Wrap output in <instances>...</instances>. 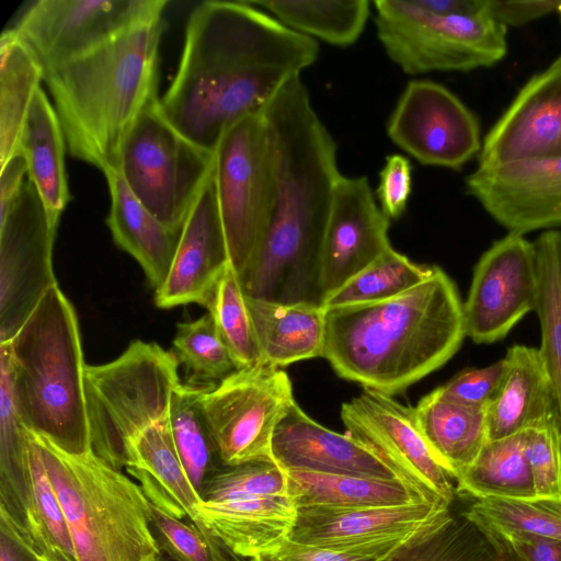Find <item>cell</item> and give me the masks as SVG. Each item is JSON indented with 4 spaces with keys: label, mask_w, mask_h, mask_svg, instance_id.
<instances>
[{
    "label": "cell",
    "mask_w": 561,
    "mask_h": 561,
    "mask_svg": "<svg viewBox=\"0 0 561 561\" xmlns=\"http://www.w3.org/2000/svg\"><path fill=\"white\" fill-rule=\"evenodd\" d=\"M561 158V54L520 89L482 141L478 165Z\"/></svg>",
    "instance_id": "ffe728a7"
},
{
    "label": "cell",
    "mask_w": 561,
    "mask_h": 561,
    "mask_svg": "<svg viewBox=\"0 0 561 561\" xmlns=\"http://www.w3.org/2000/svg\"><path fill=\"white\" fill-rule=\"evenodd\" d=\"M214 165L215 153L196 146L172 126L162 113L158 96L128 130L117 171L158 220L181 233Z\"/></svg>",
    "instance_id": "9c48e42d"
},
{
    "label": "cell",
    "mask_w": 561,
    "mask_h": 561,
    "mask_svg": "<svg viewBox=\"0 0 561 561\" xmlns=\"http://www.w3.org/2000/svg\"><path fill=\"white\" fill-rule=\"evenodd\" d=\"M126 470L139 481L151 504L198 528L209 527L201 513L203 500L188 479L175 449L168 419L135 437L128 449Z\"/></svg>",
    "instance_id": "cb8c5ba5"
},
{
    "label": "cell",
    "mask_w": 561,
    "mask_h": 561,
    "mask_svg": "<svg viewBox=\"0 0 561 561\" xmlns=\"http://www.w3.org/2000/svg\"><path fill=\"white\" fill-rule=\"evenodd\" d=\"M273 151L275 197L270 221L239 274L244 295L321 305V251L342 173L336 144L297 76L261 111Z\"/></svg>",
    "instance_id": "7a4b0ae2"
},
{
    "label": "cell",
    "mask_w": 561,
    "mask_h": 561,
    "mask_svg": "<svg viewBox=\"0 0 561 561\" xmlns=\"http://www.w3.org/2000/svg\"><path fill=\"white\" fill-rule=\"evenodd\" d=\"M287 494L296 506L343 508L400 506L424 501L402 480L286 470ZM430 503V502H428Z\"/></svg>",
    "instance_id": "4dcf8cb0"
},
{
    "label": "cell",
    "mask_w": 561,
    "mask_h": 561,
    "mask_svg": "<svg viewBox=\"0 0 561 561\" xmlns=\"http://www.w3.org/2000/svg\"><path fill=\"white\" fill-rule=\"evenodd\" d=\"M171 351L133 341L114 360L85 365L84 397L91 450L116 469L126 468L131 440L168 419L181 383Z\"/></svg>",
    "instance_id": "52a82bcc"
},
{
    "label": "cell",
    "mask_w": 561,
    "mask_h": 561,
    "mask_svg": "<svg viewBox=\"0 0 561 561\" xmlns=\"http://www.w3.org/2000/svg\"><path fill=\"white\" fill-rule=\"evenodd\" d=\"M534 244L538 271L535 312L541 333L538 351L554 389L561 428V231L546 230Z\"/></svg>",
    "instance_id": "8d00e7d4"
},
{
    "label": "cell",
    "mask_w": 561,
    "mask_h": 561,
    "mask_svg": "<svg viewBox=\"0 0 561 561\" xmlns=\"http://www.w3.org/2000/svg\"><path fill=\"white\" fill-rule=\"evenodd\" d=\"M557 0H486V12L500 24L505 26H522L556 12Z\"/></svg>",
    "instance_id": "681fc988"
},
{
    "label": "cell",
    "mask_w": 561,
    "mask_h": 561,
    "mask_svg": "<svg viewBox=\"0 0 561 561\" xmlns=\"http://www.w3.org/2000/svg\"><path fill=\"white\" fill-rule=\"evenodd\" d=\"M33 436L78 561H149L161 554L151 530L150 501L139 484L92 450L71 455Z\"/></svg>",
    "instance_id": "8992f818"
},
{
    "label": "cell",
    "mask_w": 561,
    "mask_h": 561,
    "mask_svg": "<svg viewBox=\"0 0 561 561\" xmlns=\"http://www.w3.org/2000/svg\"><path fill=\"white\" fill-rule=\"evenodd\" d=\"M0 517L36 552L31 516L28 430L15 408L9 370L1 359Z\"/></svg>",
    "instance_id": "f1b7e54d"
},
{
    "label": "cell",
    "mask_w": 561,
    "mask_h": 561,
    "mask_svg": "<svg viewBox=\"0 0 561 561\" xmlns=\"http://www.w3.org/2000/svg\"><path fill=\"white\" fill-rule=\"evenodd\" d=\"M151 530L171 561H251L237 554L210 527L198 528L150 503Z\"/></svg>",
    "instance_id": "7bdbcfd3"
},
{
    "label": "cell",
    "mask_w": 561,
    "mask_h": 561,
    "mask_svg": "<svg viewBox=\"0 0 561 561\" xmlns=\"http://www.w3.org/2000/svg\"><path fill=\"white\" fill-rule=\"evenodd\" d=\"M389 226L390 219L377 204L368 179L342 174L322 242L320 286L323 298L391 248Z\"/></svg>",
    "instance_id": "d6986e66"
},
{
    "label": "cell",
    "mask_w": 561,
    "mask_h": 561,
    "mask_svg": "<svg viewBox=\"0 0 561 561\" xmlns=\"http://www.w3.org/2000/svg\"><path fill=\"white\" fill-rule=\"evenodd\" d=\"M272 453L275 462L284 470L399 479L356 438L317 423L296 402L274 432Z\"/></svg>",
    "instance_id": "7402d4cb"
},
{
    "label": "cell",
    "mask_w": 561,
    "mask_h": 561,
    "mask_svg": "<svg viewBox=\"0 0 561 561\" xmlns=\"http://www.w3.org/2000/svg\"><path fill=\"white\" fill-rule=\"evenodd\" d=\"M214 176L229 260L239 275L263 237L275 197L272 142L262 112L224 133Z\"/></svg>",
    "instance_id": "30bf717a"
},
{
    "label": "cell",
    "mask_w": 561,
    "mask_h": 561,
    "mask_svg": "<svg viewBox=\"0 0 561 561\" xmlns=\"http://www.w3.org/2000/svg\"><path fill=\"white\" fill-rule=\"evenodd\" d=\"M229 263L213 170L186 217L168 276L154 291L157 307L207 308Z\"/></svg>",
    "instance_id": "44dd1931"
},
{
    "label": "cell",
    "mask_w": 561,
    "mask_h": 561,
    "mask_svg": "<svg viewBox=\"0 0 561 561\" xmlns=\"http://www.w3.org/2000/svg\"><path fill=\"white\" fill-rule=\"evenodd\" d=\"M347 433L369 448L404 483L430 503L450 507L454 478L439 463L417 424L414 408L371 389L344 402Z\"/></svg>",
    "instance_id": "4fadbf2b"
},
{
    "label": "cell",
    "mask_w": 561,
    "mask_h": 561,
    "mask_svg": "<svg viewBox=\"0 0 561 561\" xmlns=\"http://www.w3.org/2000/svg\"><path fill=\"white\" fill-rule=\"evenodd\" d=\"M161 19L138 25L78 58L44 70L70 154L104 174L118 169L122 144L158 98Z\"/></svg>",
    "instance_id": "277c9868"
},
{
    "label": "cell",
    "mask_w": 561,
    "mask_h": 561,
    "mask_svg": "<svg viewBox=\"0 0 561 561\" xmlns=\"http://www.w3.org/2000/svg\"><path fill=\"white\" fill-rule=\"evenodd\" d=\"M0 359L28 431L71 455L91 450L78 318L57 284L15 335L0 343Z\"/></svg>",
    "instance_id": "5b68a950"
},
{
    "label": "cell",
    "mask_w": 561,
    "mask_h": 561,
    "mask_svg": "<svg viewBox=\"0 0 561 561\" xmlns=\"http://www.w3.org/2000/svg\"><path fill=\"white\" fill-rule=\"evenodd\" d=\"M42 561H45V560H42Z\"/></svg>",
    "instance_id": "6f0895ef"
},
{
    "label": "cell",
    "mask_w": 561,
    "mask_h": 561,
    "mask_svg": "<svg viewBox=\"0 0 561 561\" xmlns=\"http://www.w3.org/2000/svg\"><path fill=\"white\" fill-rule=\"evenodd\" d=\"M466 190L510 232L561 227V158L478 165Z\"/></svg>",
    "instance_id": "e0dca14e"
},
{
    "label": "cell",
    "mask_w": 561,
    "mask_h": 561,
    "mask_svg": "<svg viewBox=\"0 0 561 561\" xmlns=\"http://www.w3.org/2000/svg\"><path fill=\"white\" fill-rule=\"evenodd\" d=\"M167 4L164 0H38L12 30L45 70L161 19Z\"/></svg>",
    "instance_id": "7c38bea8"
},
{
    "label": "cell",
    "mask_w": 561,
    "mask_h": 561,
    "mask_svg": "<svg viewBox=\"0 0 561 561\" xmlns=\"http://www.w3.org/2000/svg\"><path fill=\"white\" fill-rule=\"evenodd\" d=\"M387 134L420 163L451 170L461 169L482 148L476 115L450 90L431 80L407 84Z\"/></svg>",
    "instance_id": "9a60e30c"
},
{
    "label": "cell",
    "mask_w": 561,
    "mask_h": 561,
    "mask_svg": "<svg viewBox=\"0 0 561 561\" xmlns=\"http://www.w3.org/2000/svg\"><path fill=\"white\" fill-rule=\"evenodd\" d=\"M249 2L301 35L342 47L359 38L370 15L371 4L367 0Z\"/></svg>",
    "instance_id": "e575fe53"
},
{
    "label": "cell",
    "mask_w": 561,
    "mask_h": 561,
    "mask_svg": "<svg viewBox=\"0 0 561 561\" xmlns=\"http://www.w3.org/2000/svg\"><path fill=\"white\" fill-rule=\"evenodd\" d=\"M538 294L534 242L508 232L481 255L462 304L465 334L474 343L502 340L528 312Z\"/></svg>",
    "instance_id": "2e32d148"
},
{
    "label": "cell",
    "mask_w": 561,
    "mask_h": 561,
    "mask_svg": "<svg viewBox=\"0 0 561 561\" xmlns=\"http://www.w3.org/2000/svg\"><path fill=\"white\" fill-rule=\"evenodd\" d=\"M43 559L0 517V561H42Z\"/></svg>",
    "instance_id": "f5cc1de1"
},
{
    "label": "cell",
    "mask_w": 561,
    "mask_h": 561,
    "mask_svg": "<svg viewBox=\"0 0 561 561\" xmlns=\"http://www.w3.org/2000/svg\"><path fill=\"white\" fill-rule=\"evenodd\" d=\"M506 373L507 360L503 357L483 368L466 369L436 389L446 400L486 410L497 398Z\"/></svg>",
    "instance_id": "bcb514c9"
},
{
    "label": "cell",
    "mask_w": 561,
    "mask_h": 561,
    "mask_svg": "<svg viewBox=\"0 0 561 561\" xmlns=\"http://www.w3.org/2000/svg\"><path fill=\"white\" fill-rule=\"evenodd\" d=\"M205 523L239 556L275 554L294 527L297 506L288 495L203 502Z\"/></svg>",
    "instance_id": "d4e9b609"
},
{
    "label": "cell",
    "mask_w": 561,
    "mask_h": 561,
    "mask_svg": "<svg viewBox=\"0 0 561 561\" xmlns=\"http://www.w3.org/2000/svg\"><path fill=\"white\" fill-rule=\"evenodd\" d=\"M383 561H513L476 523L450 508Z\"/></svg>",
    "instance_id": "d6a6232c"
},
{
    "label": "cell",
    "mask_w": 561,
    "mask_h": 561,
    "mask_svg": "<svg viewBox=\"0 0 561 561\" xmlns=\"http://www.w3.org/2000/svg\"><path fill=\"white\" fill-rule=\"evenodd\" d=\"M391 553L334 550L297 543L287 539L273 556L279 561H383Z\"/></svg>",
    "instance_id": "f907efd6"
},
{
    "label": "cell",
    "mask_w": 561,
    "mask_h": 561,
    "mask_svg": "<svg viewBox=\"0 0 561 561\" xmlns=\"http://www.w3.org/2000/svg\"><path fill=\"white\" fill-rule=\"evenodd\" d=\"M149 561H171V560H170L169 558H167L164 554H162V553H161V554H160V556H158L157 558L151 559V560H149Z\"/></svg>",
    "instance_id": "11a10c76"
},
{
    "label": "cell",
    "mask_w": 561,
    "mask_h": 561,
    "mask_svg": "<svg viewBox=\"0 0 561 561\" xmlns=\"http://www.w3.org/2000/svg\"><path fill=\"white\" fill-rule=\"evenodd\" d=\"M431 272L432 266L415 264L391 247L328 294L321 306L332 308L387 300L417 286Z\"/></svg>",
    "instance_id": "74e56055"
},
{
    "label": "cell",
    "mask_w": 561,
    "mask_h": 561,
    "mask_svg": "<svg viewBox=\"0 0 561 561\" xmlns=\"http://www.w3.org/2000/svg\"><path fill=\"white\" fill-rule=\"evenodd\" d=\"M66 139L57 113L42 87L30 105L19 150L27 164L33 183L54 226L70 199L65 168Z\"/></svg>",
    "instance_id": "83f0119b"
},
{
    "label": "cell",
    "mask_w": 561,
    "mask_h": 561,
    "mask_svg": "<svg viewBox=\"0 0 561 561\" xmlns=\"http://www.w3.org/2000/svg\"><path fill=\"white\" fill-rule=\"evenodd\" d=\"M44 69L12 28L0 38V165L19 151L22 129Z\"/></svg>",
    "instance_id": "1f68e13d"
},
{
    "label": "cell",
    "mask_w": 561,
    "mask_h": 561,
    "mask_svg": "<svg viewBox=\"0 0 561 561\" xmlns=\"http://www.w3.org/2000/svg\"><path fill=\"white\" fill-rule=\"evenodd\" d=\"M318 53L317 41L249 1H205L188 18L178 71L160 99L162 113L215 153L231 125L260 113Z\"/></svg>",
    "instance_id": "6da1fadb"
},
{
    "label": "cell",
    "mask_w": 561,
    "mask_h": 561,
    "mask_svg": "<svg viewBox=\"0 0 561 561\" xmlns=\"http://www.w3.org/2000/svg\"><path fill=\"white\" fill-rule=\"evenodd\" d=\"M28 470L31 516L37 554L45 561H78L66 516L31 431Z\"/></svg>",
    "instance_id": "f35d334b"
},
{
    "label": "cell",
    "mask_w": 561,
    "mask_h": 561,
    "mask_svg": "<svg viewBox=\"0 0 561 561\" xmlns=\"http://www.w3.org/2000/svg\"><path fill=\"white\" fill-rule=\"evenodd\" d=\"M449 508L428 502L362 508L298 506L288 539L334 550L390 553Z\"/></svg>",
    "instance_id": "ac0fdd59"
},
{
    "label": "cell",
    "mask_w": 561,
    "mask_h": 561,
    "mask_svg": "<svg viewBox=\"0 0 561 561\" xmlns=\"http://www.w3.org/2000/svg\"><path fill=\"white\" fill-rule=\"evenodd\" d=\"M247 298L261 363L276 368L323 357L325 310L321 305Z\"/></svg>",
    "instance_id": "484cf974"
},
{
    "label": "cell",
    "mask_w": 561,
    "mask_h": 561,
    "mask_svg": "<svg viewBox=\"0 0 561 561\" xmlns=\"http://www.w3.org/2000/svg\"><path fill=\"white\" fill-rule=\"evenodd\" d=\"M455 482L456 494L474 500L536 496L525 432L488 439L474 461Z\"/></svg>",
    "instance_id": "836d02e7"
},
{
    "label": "cell",
    "mask_w": 561,
    "mask_h": 561,
    "mask_svg": "<svg viewBox=\"0 0 561 561\" xmlns=\"http://www.w3.org/2000/svg\"><path fill=\"white\" fill-rule=\"evenodd\" d=\"M105 178L111 196L106 224L113 240L139 263L156 291L168 276L180 233L168 229L140 203L117 170Z\"/></svg>",
    "instance_id": "4316f807"
},
{
    "label": "cell",
    "mask_w": 561,
    "mask_h": 561,
    "mask_svg": "<svg viewBox=\"0 0 561 561\" xmlns=\"http://www.w3.org/2000/svg\"><path fill=\"white\" fill-rule=\"evenodd\" d=\"M1 167L0 173V214L5 211L18 197L27 175V164L19 150Z\"/></svg>",
    "instance_id": "816d5d0a"
},
{
    "label": "cell",
    "mask_w": 561,
    "mask_h": 561,
    "mask_svg": "<svg viewBox=\"0 0 561 561\" xmlns=\"http://www.w3.org/2000/svg\"><path fill=\"white\" fill-rule=\"evenodd\" d=\"M462 513L479 526L561 540L560 497H486L476 500Z\"/></svg>",
    "instance_id": "ab89813d"
},
{
    "label": "cell",
    "mask_w": 561,
    "mask_h": 561,
    "mask_svg": "<svg viewBox=\"0 0 561 561\" xmlns=\"http://www.w3.org/2000/svg\"><path fill=\"white\" fill-rule=\"evenodd\" d=\"M479 527L513 561H561V540L496 527Z\"/></svg>",
    "instance_id": "c3c4849f"
},
{
    "label": "cell",
    "mask_w": 561,
    "mask_h": 561,
    "mask_svg": "<svg viewBox=\"0 0 561 561\" xmlns=\"http://www.w3.org/2000/svg\"><path fill=\"white\" fill-rule=\"evenodd\" d=\"M412 188L410 160L399 153L386 158L379 173L376 195L382 213L389 219H398L405 211Z\"/></svg>",
    "instance_id": "7dc6e473"
},
{
    "label": "cell",
    "mask_w": 561,
    "mask_h": 561,
    "mask_svg": "<svg viewBox=\"0 0 561 561\" xmlns=\"http://www.w3.org/2000/svg\"><path fill=\"white\" fill-rule=\"evenodd\" d=\"M50 221L27 179L11 206L0 214V343L9 342L45 293L57 284Z\"/></svg>",
    "instance_id": "5bb4252c"
},
{
    "label": "cell",
    "mask_w": 561,
    "mask_h": 561,
    "mask_svg": "<svg viewBox=\"0 0 561 561\" xmlns=\"http://www.w3.org/2000/svg\"><path fill=\"white\" fill-rule=\"evenodd\" d=\"M507 373L502 389L486 409L489 439L559 424L554 389L538 348L514 344L504 356Z\"/></svg>",
    "instance_id": "603a6c76"
},
{
    "label": "cell",
    "mask_w": 561,
    "mask_h": 561,
    "mask_svg": "<svg viewBox=\"0 0 561 561\" xmlns=\"http://www.w3.org/2000/svg\"><path fill=\"white\" fill-rule=\"evenodd\" d=\"M251 561H279L273 554H260L250 559Z\"/></svg>",
    "instance_id": "db71d44e"
},
{
    "label": "cell",
    "mask_w": 561,
    "mask_h": 561,
    "mask_svg": "<svg viewBox=\"0 0 561 561\" xmlns=\"http://www.w3.org/2000/svg\"><path fill=\"white\" fill-rule=\"evenodd\" d=\"M288 375L265 364L243 367L201 394V407L224 466L275 462L274 432L295 403Z\"/></svg>",
    "instance_id": "8fae6325"
},
{
    "label": "cell",
    "mask_w": 561,
    "mask_h": 561,
    "mask_svg": "<svg viewBox=\"0 0 561 561\" xmlns=\"http://www.w3.org/2000/svg\"><path fill=\"white\" fill-rule=\"evenodd\" d=\"M208 387L180 383L172 394L168 414L175 449L198 493L224 467L201 407V394Z\"/></svg>",
    "instance_id": "d590c367"
},
{
    "label": "cell",
    "mask_w": 561,
    "mask_h": 561,
    "mask_svg": "<svg viewBox=\"0 0 561 561\" xmlns=\"http://www.w3.org/2000/svg\"><path fill=\"white\" fill-rule=\"evenodd\" d=\"M324 310L323 357L340 377L389 396L443 366L466 336L457 288L437 266L393 298Z\"/></svg>",
    "instance_id": "3957f363"
},
{
    "label": "cell",
    "mask_w": 561,
    "mask_h": 561,
    "mask_svg": "<svg viewBox=\"0 0 561 561\" xmlns=\"http://www.w3.org/2000/svg\"><path fill=\"white\" fill-rule=\"evenodd\" d=\"M526 455L536 495L561 499V428L548 424L525 431Z\"/></svg>",
    "instance_id": "f6af8a7d"
},
{
    "label": "cell",
    "mask_w": 561,
    "mask_h": 561,
    "mask_svg": "<svg viewBox=\"0 0 561 561\" xmlns=\"http://www.w3.org/2000/svg\"><path fill=\"white\" fill-rule=\"evenodd\" d=\"M556 12L559 14L560 20H561V1L558 2V7H557Z\"/></svg>",
    "instance_id": "9f6ffc18"
},
{
    "label": "cell",
    "mask_w": 561,
    "mask_h": 561,
    "mask_svg": "<svg viewBox=\"0 0 561 561\" xmlns=\"http://www.w3.org/2000/svg\"><path fill=\"white\" fill-rule=\"evenodd\" d=\"M207 309L238 369L260 364L261 354L247 298L231 263L218 280Z\"/></svg>",
    "instance_id": "60d3db41"
},
{
    "label": "cell",
    "mask_w": 561,
    "mask_h": 561,
    "mask_svg": "<svg viewBox=\"0 0 561 561\" xmlns=\"http://www.w3.org/2000/svg\"><path fill=\"white\" fill-rule=\"evenodd\" d=\"M287 472L276 462L253 461L224 466L202 488L203 502L245 496L287 494Z\"/></svg>",
    "instance_id": "ee69618b"
},
{
    "label": "cell",
    "mask_w": 561,
    "mask_h": 561,
    "mask_svg": "<svg viewBox=\"0 0 561 561\" xmlns=\"http://www.w3.org/2000/svg\"><path fill=\"white\" fill-rule=\"evenodd\" d=\"M375 24L387 56L408 75L493 66L507 50V28L485 10L446 14L419 0H377Z\"/></svg>",
    "instance_id": "ba28073f"
},
{
    "label": "cell",
    "mask_w": 561,
    "mask_h": 561,
    "mask_svg": "<svg viewBox=\"0 0 561 561\" xmlns=\"http://www.w3.org/2000/svg\"><path fill=\"white\" fill-rule=\"evenodd\" d=\"M171 352L185 366L188 385L214 386L238 369L209 313L178 323Z\"/></svg>",
    "instance_id": "b9f144b4"
},
{
    "label": "cell",
    "mask_w": 561,
    "mask_h": 561,
    "mask_svg": "<svg viewBox=\"0 0 561 561\" xmlns=\"http://www.w3.org/2000/svg\"><path fill=\"white\" fill-rule=\"evenodd\" d=\"M414 411L431 450L456 480L489 439L486 410L446 400L435 389L420 400Z\"/></svg>",
    "instance_id": "f546056e"
}]
</instances>
